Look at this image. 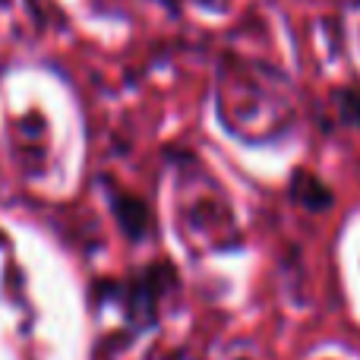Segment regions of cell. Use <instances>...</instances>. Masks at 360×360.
Segmentation results:
<instances>
[{"label":"cell","instance_id":"6da1fadb","mask_svg":"<svg viewBox=\"0 0 360 360\" xmlns=\"http://www.w3.org/2000/svg\"><path fill=\"white\" fill-rule=\"evenodd\" d=\"M114 209L120 215V224L130 237H143L146 231V205L133 196H114Z\"/></svg>","mask_w":360,"mask_h":360},{"label":"cell","instance_id":"7a4b0ae2","mask_svg":"<svg viewBox=\"0 0 360 360\" xmlns=\"http://www.w3.org/2000/svg\"><path fill=\"white\" fill-rule=\"evenodd\" d=\"M0 4H6V0H0Z\"/></svg>","mask_w":360,"mask_h":360}]
</instances>
